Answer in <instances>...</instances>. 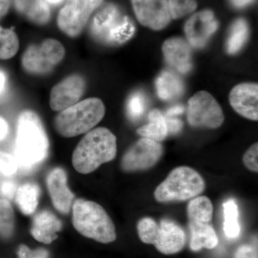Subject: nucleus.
<instances>
[{
    "label": "nucleus",
    "instance_id": "6",
    "mask_svg": "<svg viewBox=\"0 0 258 258\" xmlns=\"http://www.w3.org/2000/svg\"><path fill=\"white\" fill-rule=\"evenodd\" d=\"M91 32L102 41L122 44L134 34V24L126 16L121 15L113 5H108L100 10L93 19Z\"/></svg>",
    "mask_w": 258,
    "mask_h": 258
},
{
    "label": "nucleus",
    "instance_id": "39",
    "mask_svg": "<svg viewBox=\"0 0 258 258\" xmlns=\"http://www.w3.org/2000/svg\"><path fill=\"white\" fill-rule=\"evenodd\" d=\"M11 0H0V20H2L9 11Z\"/></svg>",
    "mask_w": 258,
    "mask_h": 258
},
{
    "label": "nucleus",
    "instance_id": "1",
    "mask_svg": "<svg viewBox=\"0 0 258 258\" xmlns=\"http://www.w3.org/2000/svg\"><path fill=\"white\" fill-rule=\"evenodd\" d=\"M49 143L45 127L36 113L25 110L17 121L14 157L18 168L30 172L42 164L48 156Z\"/></svg>",
    "mask_w": 258,
    "mask_h": 258
},
{
    "label": "nucleus",
    "instance_id": "38",
    "mask_svg": "<svg viewBox=\"0 0 258 258\" xmlns=\"http://www.w3.org/2000/svg\"><path fill=\"white\" fill-rule=\"evenodd\" d=\"M9 133V125L3 117L0 116V141L4 140Z\"/></svg>",
    "mask_w": 258,
    "mask_h": 258
},
{
    "label": "nucleus",
    "instance_id": "16",
    "mask_svg": "<svg viewBox=\"0 0 258 258\" xmlns=\"http://www.w3.org/2000/svg\"><path fill=\"white\" fill-rule=\"evenodd\" d=\"M186 244L184 230L175 222L163 219L158 224L154 245L161 253L174 254L180 252Z\"/></svg>",
    "mask_w": 258,
    "mask_h": 258
},
{
    "label": "nucleus",
    "instance_id": "2",
    "mask_svg": "<svg viewBox=\"0 0 258 258\" xmlns=\"http://www.w3.org/2000/svg\"><path fill=\"white\" fill-rule=\"evenodd\" d=\"M116 153V137L109 129L104 127L92 129L75 149L73 166L81 174H90L102 164L113 160Z\"/></svg>",
    "mask_w": 258,
    "mask_h": 258
},
{
    "label": "nucleus",
    "instance_id": "19",
    "mask_svg": "<svg viewBox=\"0 0 258 258\" xmlns=\"http://www.w3.org/2000/svg\"><path fill=\"white\" fill-rule=\"evenodd\" d=\"M191 237L190 248L197 252L203 248L213 249L218 244V237L210 223H189Z\"/></svg>",
    "mask_w": 258,
    "mask_h": 258
},
{
    "label": "nucleus",
    "instance_id": "34",
    "mask_svg": "<svg viewBox=\"0 0 258 258\" xmlns=\"http://www.w3.org/2000/svg\"><path fill=\"white\" fill-rule=\"evenodd\" d=\"M18 258H49V252L44 248L32 249L25 244H20Z\"/></svg>",
    "mask_w": 258,
    "mask_h": 258
},
{
    "label": "nucleus",
    "instance_id": "25",
    "mask_svg": "<svg viewBox=\"0 0 258 258\" xmlns=\"http://www.w3.org/2000/svg\"><path fill=\"white\" fill-rule=\"evenodd\" d=\"M249 37V27L244 19H238L232 24L227 41L229 54H235L241 50Z\"/></svg>",
    "mask_w": 258,
    "mask_h": 258
},
{
    "label": "nucleus",
    "instance_id": "3",
    "mask_svg": "<svg viewBox=\"0 0 258 258\" xmlns=\"http://www.w3.org/2000/svg\"><path fill=\"white\" fill-rule=\"evenodd\" d=\"M73 225L81 235L101 243L114 242L116 232L106 210L95 202L77 199L73 204Z\"/></svg>",
    "mask_w": 258,
    "mask_h": 258
},
{
    "label": "nucleus",
    "instance_id": "33",
    "mask_svg": "<svg viewBox=\"0 0 258 258\" xmlns=\"http://www.w3.org/2000/svg\"><path fill=\"white\" fill-rule=\"evenodd\" d=\"M244 166L249 170L257 172L258 171V144H254L247 149L243 156Z\"/></svg>",
    "mask_w": 258,
    "mask_h": 258
},
{
    "label": "nucleus",
    "instance_id": "23",
    "mask_svg": "<svg viewBox=\"0 0 258 258\" xmlns=\"http://www.w3.org/2000/svg\"><path fill=\"white\" fill-rule=\"evenodd\" d=\"M40 189L35 183H25L19 186L15 195V203L22 213L30 215L36 210Z\"/></svg>",
    "mask_w": 258,
    "mask_h": 258
},
{
    "label": "nucleus",
    "instance_id": "28",
    "mask_svg": "<svg viewBox=\"0 0 258 258\" xmlns=\"http://www.w3.org/2000/svg\"><path fill=\"white\" fill-rule=\"evenodd\" d=\"M15 227L14 211L6 199L0 200V236L8 238L13 235Z\"/></svg>",
    "mask_w": 258,
    "mask_h": 258
},
{
    "label": "nucleus",
    "instance_id": "27",
    "mask_svg": "<svg viewBox=\"0 0 258 258\" xmlns=\"http://www.w3.org/2000/svg\"><path fill=\"white\" fill-rule=\"evenodd\" d=\"M19 39L14 30L0 26V60H8L19 50Z\"/></svg>",
    "mask_w": 258,
    "mask_h": 258
},
{
    "label": "nucleus",
    "instance_id": "18",
    "mask_svg": "<svg viewBox=\"0 0 258 258\" xmlns=\"http://www.w3.org/2000/svg\"><path fill=\"white\" fill-rule=\"evenodd\" d=\"M62 226V222L54 214L43 210L34 217L30 233L38 242L50 244L58 237L57 233L60 232Z\"/></svg>",
    "mask_w": 258,
    "mask_h": 258
},
{
    "label": "nucleus",
    "instance_id": "4",
    "mask_svg": "<svg viewBox=\"0 0 258 258\" xmlns=\"http://www.w3.org/2000/svg\"><path fill=\"white\" fill-rule=\"evenodd\" d=\"M106 108L101 99L89 98L59 112L54 118L56 132L61 137L72 138L92 130L101 122Z\"/></svg>",
    "mask_w": 258,
    "mask_h": 258
},
{
    "label": "nucleus",
    "instance_id": "26",
    "mask_svg": "<svg viewBox=\"0 0 258 258\" xmlns=\"http://www.w3.org/2000/svg\"><path fill=\"white\" fill-rule=\"evenodd\" d=\"M224 232L229 238H236L240 235V227L238 222V207L235 200H230L223 205Z\"/></svg>",
    "mask_w": 258,
    "mask_h": 258
},
{
    "label": "nucleus",
    "instance_id": "32",
    "mask_svg": "<svg viewBox=\"0 0 258 258\" xmlns=\"http://www.w3.org/2000/svg\"><path fill=\"white\" fill-rule=\"evenodd\" d=\"M19 169L18 162L14 156L0 151V176L10 177Z\"/></svg>",
    "mask_w": 258,
    "mask_h": 258
},
{
    "label": "nucleus",
    "instance_id": "5",
    "mask_svg": "<svg viewBox=\"0 0 258 258\" xmlns=\"http://www.w3.org/2000/svg\"><path fill=\"white\" fill-rule=\"evenodd\" d=\"M203 176L189 166H178L157 186L154 198L158 203L185 202L197 198L205 191Z\"/></svg>",
    "mask_w": 258,
    "mask_h": 258
},
{
    "label": "nucleus",
    "instance_id": "35",
    "mask_svg": "<svg viewBox=\"0 0 258 258\" xmlns=\"http://www.w3.org/2000/svg\"><path fill=\"white\" fill-rule=\"evenodd\" d=\"M17 189L16 183L13 180L5 179L0 182V195L6 200L14 198Z\"/></svg>",
    "mask_w": 258,
    "mask_h": 258
},
{
    "label": "nucleus",
    "instance_id": "43",
    "mask_svg": "<svg viewBox=\"0 0 258 258\" xmlns=\"http://www.w3.org/2000/svg\"><path fill=\"white\" fill-rule=\"evenodd\" d=\"M47 3H50V4L52 5H57L58 3H60L61 2L63 1V0H45Z\"/></svg>",
    "mask_w": 258,
    "mask_h": 258
},
{
    "label": "nucleus",
    "instance_id": "41",
    "mask_svg": "<svg viewBox=\"0 0 258 258\" xmlns=\"http://www.w3.org/2000/svg\"><path fill=\"white\" fill-rule=\"evenodd\" d=\"M252 1L253 0H231V3L236 8H243L246 5L252 3Z\"/></svg>",
    "mask_w": 258,
    "mask_h": 258
},
{
    "label": "nucleus",
    "instance_id": "24",
    "mask_svg": "<svg viewBox=\"0 0 258 258\" xmlns=\"http://www.w3.org/2000/svg\"><path fill=\"white\" fill-rule=\"evenodd\" d=\"M189 223L209 224L213 215V205L206 196L191 199L186 209Z\"/></svg>",
    "mask_w": 258,
    "mask_h": 258
},
{
    "label": "nucleus",
    "instance_id": "17",
    "mask_svg": "<svg viewBox=\"0 0 258 258\" xmlns=\"http://www.w3.org/2000/svg\"><path fill=\"white\" fill-rule=\"evenodd\" d=\"M162 51L167 63L178 72L186 74L192 69L191 47L184 39H168L163 44Z\"/></svg>",
    "mask_w": 258,
    "mask_h": 258
},
{
    "label": "nucleus",
    "instance_id": "7",
    "mask_svg": "<svg viewBox=\"0 0 258 258\" xmlns=\"http://www.w3.org/2000/svg\"><path fill=\"white\" fill-rule=\"evenodd\" d=\"M66 49L58 40L48 38L40 45H29L22 56V66L26 72L45 75L63 60Z\"/></svg>",
    "mask_w": 258,
    "mask_h": 258
},
{
    "label": "nucleus",
    "instance_id": "8",
    "mask_svg": "<svg viewBox=\"0 0 258 258\" xmlns=\"http://www.w3.org/2000/svg\"><path fill=\"white\" fill-rule=\"evenodd\" d=\"M187 120L195 128L215 129L221 126L225 115L215 98L207 91H201L188 101Z\"/></svg>",
    "mask_w": 258,
    "mask_h": 258
},
{
    "label": "nucleus",
    "instance_id": "15",
    "mask_svg": "<svg viewBox=\"0 0 258 258\" xmlns=\"http://www.w3.org/2000/svg\"><path fill=\"white\" fill-rule=\"evenodd\" d=\"M231 106L247 119H258V86L255 83L237 85L230 93Z\"/></svg>",
    "mask_w": 258,
    "mask_h": 258
},
{
    "label": "nucleus",
    "instance_id": "31",
    "mask_svg": "<svg viewBox=\"0 0 258 258\" xmlns=\"http://www.w3.org/2000/svg\"><path fill=\"white\" fill-rule=\"evenodd\" d=\"M171 18L178 19L189 14L197 8L195 0H168Z\"/></svg>",
    "mask_w": 258,
    "mask_h": 258
},
{
    "label": "nucleus",
    "instance_id": "9",
    "mask_svg": "<svg viewBox=\"0 0 258 258\" xmlns=\"http://www.w3.org/2000/svg\"><path fill=\"white\" fill-rule=\"evenodd\" d=\"M103 0H66L57 15L59 29L71 37L79 36Z\"/></svg>",
    "mask_w": 258,
    "mask_h": 258
},
{
    "label": "nucleus",
    "instance_id": "12",
    "mask_svg": "<svg viewBox=\"0 0 258 258\" xmlns=\"http://www.w3.org/2000/svg\"><path fill=\"white\" fill-rule=\"evenodd\" d=\"M132 3L137 20L144 26L159 30L170 23L166 0H132Z\"/></svg>",
    "mask_w": 258,
    "mask_h": 258
},
{
    "label": "nucleus",
    "instance_id": "37",
    "mask_svg": "<svg viewBox=\"0 0 258 258\" xmlns=\"http://www.w3.org/2000/svg\"><path fill=\"white\" fill-rule=\"evenodd\" d=\"M166 125H167L169 133L175 134L181 131L183 126V123L181 120L169 117L166 118Z\"/></svg>",
    "mask_w": 258,
    "mask_h": 258
},
{
    "label": "nucleus",
    "instance_id": "36",
    "mask_svg": "<svg viewBox=\"0 0 258 258\" xmlns=\"http://www.w3.org/2000/svg\"><path fill=\"white\" fill-rule=\"evenodd\" d=\"M234 258H257V247L243 244L237 249Z\"/></svg>",
    "mask_w": 258,
    "mask_h": 258
},
{
    "label": "nucleus",
    "instance_id": "40",
    "mask_svg": "<svg viewBox=\"0 0 258 258\" xmlns=\"http://www.w3.org/2000/svg\"><path fill=\"white\" fill-rule=\"evenodd\" d=\"M184 111V108L181 106H175L172 108H169L166 112V116L167 118L169 117H174V115H179L183 113Z\"/></svg>",
    "mask_w": 258,
    "mask_h": 258
},
{
    "label": "nucleus",
    "instance_id": "11",
    "mask_svg": "<svg viewBox=\"0 0 258 258\" xmlns=\"http://www.w3.org/2000/svg\"><path fill=\"white\" fill-rule=\"evenodd\" d=\"M86 88L85 79L80 75L68 76L51 90L50 106L54 111H61L80 101Z\"/></svg>",
    "mask_w": 258,
    "mask_h": 258
},
{
    "label": "nucleus",
    "instance_id": "14",
    "mask_svg": "<svg viewBox=\"0 0 258 258\" xmlns=\"http://www.w3.org/2000/svg\"><path fill=\"white\" fill-rule=\"evenodd\" d=\"M46 184L54 208L61 214H69L75 201V195L68 186L66 171L60 167L51 170L47 176Z\"/></svg>",
    "mask_w": 258,
    "mask_h": 258
},
{
    "label": "nucleus",
    "instance_id": "22",
    "mask_svg": "<svg viewBox=\"0 0 258 258\" xmlns=\"http://www.w3.org/2000/svg\"><path fill=\"white\" fill-rule=\"evenodd\" d=\"M149 123L137 129V134L144 138L160 142L164 140L169 134L166 118L158 109L149 112Z\"/></svg>",
    "mask_w": 258,
    "mask_h": 258
},
{
    "label": "nucleus",
    "instance_id": "10",
    "mask_svg": "<svg viewBox=\"0 0 258 258\" xmlns=\"http://www.w3.org/2000/svg\"><path fill=\"white\" fill-rule=\"evenodd\" d=\"M164 154V147L159 142L142 138L125 152L120 166L125 172L145 171L156 165Z\"/></svg>",
    "mask_w": 258,
    "mask_h": 258
},
{
    "label": "nucleus",
    "instance_id": "42",
    "mask_svg": "<svg viewBox=\"0 0 258 258\" xmlns=\"http://www.w3.org/2000/svg\"><path fill=\"white\" fill-rule=\"evenodd\" d=\"M7 78L4 73L0 71V94L4 91L6 86Z\"/></svg>",
    "mask_w": 258,
    "mask_h": 258
},
{
    "label": "nucleus",
    "instance_id": "13",
    "mask_svg": "<svg viewBox=\"0 0 258 258\" xmlns=\"http://www.w3.org/2000/svg\"><path fill=\"white\" fill-rule=\"evenodd\" d=\"M218 23L210 10L200 12L191 16L185 24L184 32L190 45L196 48L205 46L215 33Z\"/></svg>",
    "mask_w": 258,
    "mask_h": 258
},
{
    "label": "nucleus",
    "instance_id": "20",
    "mask_svg": "<svg viewBox=\"0 0 258 258\" xmlns=\"http://www.w3.org/2000/svg\"><path fill=\"white\" fill-rule=\"evenodd\" d=\"M157 95L164 101L179 98L184 91V83L179 76L171 71H163L156 81Z\"/></svg>",
    "mask_w": 258,
    "mask_h": 258
},
{
    "label": "nucleus",
    "instance_id": "30",
    "mask_svg": "<svg viewBox=\"0 0 258 258\" xmlns=\"http://www.w3.org/2000/svg\"><path fill=\"white\" fill-rule=\"evenodd\" d=\"M147 98L142 92L133 93L128 98L127 112L132 120H137L144 114L147 108Z\"/></svg>",
    "mask_w": 258,
    "mask_h": 258
},
{
    "label": "nucleus",
    "instance_id": "21",
    "mask_svg": "<svg viewBox=\"0 0 258 258\" xmlns=\"http://www.w3.org/2000/svg\"><path fill=\"white\" fill-rule=\"evenodd\" d=\"M15 4L19 12L37 25H45L50 20V8L45 0H15Z\"/></svg>",
    "mask_w": 258,
    "mask_h": 258
},
{
    "label": "nucleus",
    "instance_id": "29",
    "mask_svg": "<svg viewBox=\"0 0 258 258\" xmlns=\"http://www.w3.org/2000/svg\"><path fill=\"white\" fill-rule=\"evenodd\" d=\"M158 230V223L151 217H144L137 224V231L144 243L154 244Z\"/></svg>",
    "mask_w": 258,
    "mask_h": 258
}]
</instances>
